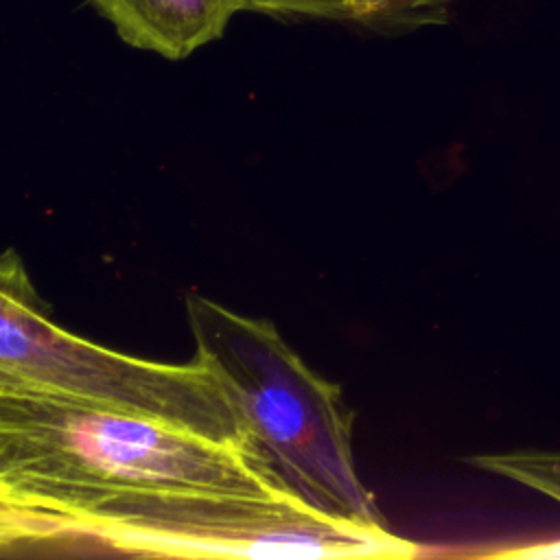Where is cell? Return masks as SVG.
<instances>
[{"label":"cell","instance_id":"3","mask_svg":"<svg viewBox=\"0 0 560 560\" xmlns=\"http://www.w3.org/2000/svg\"><path fill=\"white\" fill-rule=\"evenodd\" d=\"M70 534L173 558H416L381 523L326 514L293 494L125 490L66 514Z\"/></svg>","mask_w":560,"mask_h":560},{"label":"cell","instance_id":"9","mask_svg":"<svg viewBox=\"0 0 560 560\" xmlns=\"http://www.w3.org/2000/svg\"><path fill=\"white\" fill-rule=\"evenodd\" d=\"M492 558H529V560H560V540L549 542H534L527 547H514V549H501L488 553Z\"/></svg>","mask_w":560,"mask_h":560},{"label":"cell","instance_id":"7","mask_svg":"<svg viewBox=\"0 0 560 560\" xmlns=\"http://www.w3.org/2000/svg\"><path fill=\"white\" fill-rule=\"evenodd\" d=\"M468 462L494 477L514 481L560 505V451L518 448L503 453H479Z\"/></svg>","mask_w":560,"mask_h":560},{"label":"cell","instance_id":"5","mask_svg":"<svg viewBox=\"0 0 560 560\" xmlns=\"http://www.w3.org/2000/svg\"><path fill=\"white\" fill-rule=\"evenodd\" d=\"M118 37L166 59H186L219 39L245 0H90Z\"/></svg>","mask_w":560,"mask_h":560},{"label":"cell","instance_id":"1","mask_svg":"<svg viewBox=\"0 0 560 560\" xmlns=\"http://www.w3.org/2000/svg\"><path fill=\"white\" fill-rule=\"evenodd\" d=\"M125 490L289 494L236 446L0 372V501L66 514Z\"/></svg>","mask_w":560,"mask_h":560},{"label":"cell","instance_id":"2","mask_svg":"<svg viewBox=\"0 0 560 560\" xmlns=\"http://www.w3.org/2000/svg\"><path fill=\"white\" fill-rule=\"evenodd\" d=\"M195 361L241 413L256 462L289 494L341 518L381 523L352 455V411L339 385L311 370L269 319L190 293Z\"/></svg>","mask_w":560,"mask_h":560},{"label":"cell","instance_id":"4","mask_svg":"<svg viewBox=\"0 0 560 560\" xmlns=\"http://www.w3.org/2000/svg\"><path fill=\"white\" fill-rule=\"evenodd\" d=\"M0 372L166 420L254 459L241 413L206 365L138 359L55 326L13 249L0 252Z\"/></svg>","mask_w":560,"mask_h":560},{"label":"cell","instance_id":"8","mask_svg":"<svg viewBox=\"0 0 560 560\" xmlns=\"http://www.w3.org/2000/svg\"><path fill=\"white\" fill-rule=\"evenodd\" d=\"M68 534L70 527L61 514L0 501V549L24 542L52 540Z\"/></svg>","mask_w":560,"mask_h":560},{"label":"cell","instance_id":"6","mask_svg":"<svg viewBox=\"0 0 560 560\" xmlns=\"http://www.w3.org/2000/svg\"><path fill=\"white\" fill-rule=\"evenodd\" d=\"M245 11L341 20L372 28H405L440 22L446 0H245Z\"/></svg>","mask_w":560,"mask_h":560}]
</instances>
